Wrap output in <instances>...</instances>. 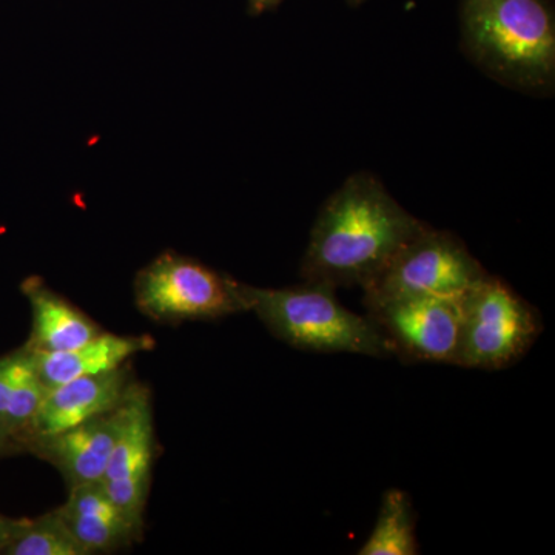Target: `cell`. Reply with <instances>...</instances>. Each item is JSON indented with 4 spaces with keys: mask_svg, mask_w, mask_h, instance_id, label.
<instances>
[{
    "mask_svg": "<svg viewBox=\"0 0 555 555\" xmlns=\"http://www.w3.org/2000/svg\"><path fill=\"white\" fill-rule=\"evenodd\" d=\"M426 225L374 175H352L321 207L301 276L335 288L364 287Z\"/></svg>",
    "mask_w": 555,
    "mask_h": 555,
    "instance_id": "1",
    "label": "cell"
},
{
    "mask_svg": "<svg viewBox=\"0 0 555 555\" xmlns=\"http://www.w3.org/2000/svg\"><path fill=\"white\" fill-rule=\"evenodd\" d=\"M463 49L511 89L550 94L555 82V16L547 0H462Z\"/></svg>",
    "mask_w": 555,
    "mask_h": 555,
    "instance_id": "2",
    "label": "cell"
},
{
    "mask_svg": "<svg viewBox=\"0 0 555 555\" xmlns=\"http://www.w3.org/2000/svg\"><path fill=\"white\" fill-rule=\"evenodd\" d=\"M337 288L305 281L301 286L259 288L241 283L247 312H254L281 341L320 353L392 356L389 343L367 317L350 312Z\"/></svg>",
    "mask_w": 555,
    "mask_h": 555,
    "instance_id": "3",
    "label": "cell"
},
{
    "mask_svg": "<svg viewBox=\"0 0 555 555\" xmlns=\"http://www.w3.org/2000/svg\"><path fill=\"white\" fill-rule=\"evenodd\" d=\"M456 366L500 371L516 364L542 334V317L499 276L486 273L463 295Z\"/></svg>",
    "mask_w": 555,
    "mask_h": 555,
    "instance_id": "4",
    "label": "cell"
},
{
    "mask_svg": "<svg viewBox=\"0 0 555 555\" xmlns=\"http://www.w3.org/2000/svg\"><path fill=\"white\" fill-rule=\"evenodd\" d=\"M134 302L145 317L170 324L247 312L240 281L175 251H163L138 273Z\"/></svg>",
    "mask_w": 555,
    "mask_h": 555,
    "instance_id": "5",
    "label": "cell"
},
{
    "mask_svg": "<svg viewBox=\"0 0 555 555\" xmlns=\"http://www.w3.org/2000/svg\"><path fill=\"white\" fill-rule=\"evenodd\" d=\"M454 233L426 225L364 291V306L403 297L462 298L486 275Z\"/></svg>",
    "mask_w": 555,
    "mask_h": 555,
    "instance_id": "6",
    "label": "cell"
},
{
    "mask_svg": "<svg viewBox=\"0 0 555 555\" xmlns=\"http://www.w3.org/2000/svg\"><path fill=\"white\" fill-rule=\"evenodd\" d=\"M462 298L403 297L366 306L367 318L406 360L455 364L462 334Z\"/></svg>",
    "mask_w": 555,
    "mask_h": 555,
    "instance_id": "7",
    "label": "cell"
},
{
    "mask_svg": "<svg viewBox=\"0 0 555 555\" xmlns=\"http://www.w3.org/2000/svg\"><path fill=\"white\" fill-rule=\"evenodd\" d=\"M155 430L150 393L138 386L124 404V422L101 485L131 524L142 529L152 486Z\"/></svg>",
    "mask_w": 555,
    "mask_h": 555,
    "instance_id": "8",
    "label": "cell"
},
{
    "mask_svg": "<svg viewBox=\"0 0 555 555\" xmlns=\"http://www.w3.org/2000/svg\"><path fill=\"white\" fill-rule=\"evenodd\" d=\"M138 386L130 367L124 364L115 371L87 375L49 389L22 440V451L35 438L53 436L116 411L133 396Z\"/></svg>",
    "mask_w": 555,
    "mask_h": 555,
    "instance_id": "9",
    "label": "cell"
},
{
    "mask_svg": "<svg viewBox=\"0 0 555 555\" xmlns=\"http://www.w3.org/2000/svg\"><path fill=\"white\" fill-rule=\"evenodd\" d=\"M124 404L72 429L35 438L25 443L24 451L56 467L68 489L101 481L122 427Z\"/></svg>",
    "mask_w": 555,
    "mask_h": 555,
    "instance_id": "10",
    "label": "cell"
},
{
    "mask_svg": "<svg viewBox=\"0 0 555 555\" xmlns=\"http://www.w3.org/2000/svg\"><path fill=\"white\" fill-rule=\"evenodd\" d=\"M56 511L89 555L115 553L142 535V529L124 516L101 481L68 489L67 502Z\"/></svg>",
    "mask_w": 555,
    "mask_h": 555,
    "instance_id": "11",
    "label": "cell"
},
{
    "mask_svg": "<svg viewBox=\"0 0 555 555\" xmlns=\"http://www.w3.org/2000/svg\"><path fill=\"white\" fill-rule=\"evenodd\" d=\"M21 288L31 306V335L25 347L33 352H67L101 334L100 324L51 291L39 276L27 278Z\"/></svg>",
    "mask_w": 555,
    "mask_h": 555,
    "instance_id": "12",
    "label": "cell"
},
{
    "mask_svg": "<svg viewBox=\"0 0 555 555\" xmlns=\"http://www.w3.org/2000/svg\"><path fill=\"white\" fill-rule=\"evenodd\" d=\"M153 347H155V339L150 335L122 337V335L101 332L86 345L67 352L46 353L28 350L35 357L36 367L43 385L53 389L72 379L115 371L129 363L131 357L139 352H149Z\"/></svg>",
    "mask_w": 555,
    "mask_h": 555,
    "instance_id": "13",
    "label": "cell"
},
{
    "mask_svg": "<svg viewBox=\"0 0 555 555\" xmlns=\"http://www.w3.org/2000/svg\"><path fill=\"white\" fill-rule=\"evenodd\" d=\"M360 555L420 554L415 535V513L411 499L401 489H387L379 505L377 521Z\"/></svg>",
    "mask_w": 555,
    "mask_h": 555,
    "instance_id": "14",
    "label": "cell"
},
{
    "mask_svg": "<svg viewBox=\"0 0 555 555\" xmlns=\"http://www.w3.org/2000/svg\"><path fill=\"white\" fill-rule=\"evenodd\" d=\"M3 555H89L69 532L57 511L27 518L20 535Z\"/></svg>",
    "mask_w": 555,
    "mask_h": 555,
    "instance_id": "15",
    "label": "cell"
},
{
    "mask_svg": "<svg viewBox=\"0 0 555 555\" xmlns=\"http://www.w3.org/2000/svg\"><path fill=\"white\" fill-rule=\"evenodd\" d=\"M25 524L27 518H11L0 514V554H3L11 542L20 535Z\"/></svg>",
    "mask_w": 555,
    "mask_h": 555,
    "instance_id": "16",
    "label": "cell"
},
{
    "mask_svg": "<svg viewBox=\"0 0 555 555\" xmlns=\"http://www.w3.org/2000/svg\"><path fill=\"white\" fill-rule=\"evenodd\" d=\"M281 0H248V10L251 14H261L264 11L275 9Z\"/></svg>",
    "mask_w": 555,
    "mask_h": 555,
    "instance_id": "17",
    "label": "cell"
},
{
    "mask_svg": "<svg viewBox=\"0 0 555 555\" xmlns=\"http://www.w3.org/2000/svg\"><path fill=\"white\" fill-rule=\"evenodd\" d=\"M17 451H21V448L17 447V444L14 443V441L11 440L2 429H0V459Z\"/></svg>",
    "mask_w": 555,
    "mask_h": 555,
    "instance_id": "18",
    "label": "cell"
},
{
    "mask_svg": "<svg viewBox=\"0 0 555 555\" xmlns=\"http://www.w3.org/2000/svg\"><path fill=\"white\" fill-rule=\"evenodd\" d=\"M347 2H349L350 5H358V3L363 2V0H347Z\"/></svg>",
    "mask_w": 555,
    "mask_h": 555,
    "instance_id": "19",
    "label": "cell"
}]
</instances>
